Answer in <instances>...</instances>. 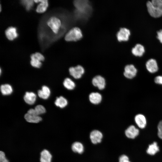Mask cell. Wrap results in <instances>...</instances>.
Returning a JSON list of instances; mask_svg holds the SVG:
<instances>
[{"label":"cell","mask_w":162,"mask_h":162,"mask_svg":"<svg viewBox=\"0 0 162 162\" xmlns=\"http://www.w3.org/2000/svg\"><path fill=\"white\" fill-rule=\"evenodd\" d=\"M30 63L32 66L37 68H40L42 64L41 62L35 59H31Z\"/></svg>","instance_id":"obj_29"},{"label":"cell","mask_w":162,"mask_h":162,"mask_svg":"<svg viewBox=\"0 0 162 162\" xmlns=\"http://www.w3.org/2000/svg\"><path fill=\"white\" fill-rule=\"evenodd\" d=\"M83 35L80 29L77 27L73 28L66 34L64 39L67 41H76L82 38Z\"/></svg>","instance_id":"obj_4"},{"label":"cell","mask_w":162,"mask_h":162,"mask_svg":"<svg viewBox=\"0 0 162 162\" xmlns=\"http://www.w3.org/2000/svg\"><path fill=\"white\" fill-rule=\"evenodd\" d=\"M36 95L33 92H26L24 97L25 102L29 105H32L35 103Z\"/></svg>","instance_id":"obj_16"},{"label":"cell","mask_w":162,"mask_h":162,"mask_svg":"<svg viewBox=\"0 0 162 162\" xmlns=\"http://www.w3.org/2000/svg\"><path fill=\"white\" fill-rule=\"evenodd\" d=\"M103 137L102 133L98 130H94L92 131L90 134V140L94 144L99 143L101 141Z\"/></svg>","instance_id":"obj_10"},{"label":"cell","mask_w":162,"mask_h":162,"mask_svg":"<svg viewBox=\"0 0 162 162\" xmlns=\"http://www.w3.org/2000/svg\"><path fill=\"white\" fill-rule=\"evenodd\" d=\"M154 81L156 84L162 85V76H158L155 77Z\"/></svg>","instance_id":"obj_33"},{"label":"cell","mask_w":162,"mask_h":162,"mask_svg":"<svg viewBox=\"0 0 162 162\" xmlns=\"http://www.w3.org/2000/svg\"><path fill=\"white\" fill-rule=\"evenodd\" d=\"M158 137L162 139V120L159 122L158 126Z\"/></svg>","instance_id":"obj_30"},{"label":"cell","mask_w":162,"mask_h":162,"mask_svg":"<svg viewBox=\"0 0 162 162\" xmlns=\"http://www.w3.org/2000/svg\"><path fill=\"white\" fill-rule=\"evenodd\" d=\"M135 122L140 128H144L146 125V120L145 117L142 114H139L135 117Z\"/></svg>","instance_id":"obj_15"},{"label":"cell","mask_w":162,"mask_h":162,"mask_svg":"<svg viewBox=\"0 0 162 162\" xmlns=\"http://www.w3.org/2000/svg\"><path fill=\"white\" fill-rule=\"evenodd\" d=\"M46 24L55 34L58 33L61 28L62 26L60 19L55 16L50 17L47 21Z\"/></svg>","instance_id":"obj_3"},{"label":"cell","mask_w":162,"mask_h":162,"mask_svg":"<svg viewBox=\"0 0 162 162\" xmlns=\"http://www.w3.org/2000/svg\"><path fill=\"white\" fill-rule=\"evenodd\" d=\"M34 1L35 3H39L36 9V11L37 13H41L46 10L49 6L48 0H34Z\"/></svg>","instance_id":"obj_12"},{"label":"cell","mask_w":162,"mask_h":162,"mask_svg":"<svg viewBox=\"0 0 162 162\" xmlns=\"http://www.w3.org/2000/svg\"><path fill=\"white\" fill-rule=\"evenodd\" d=\"M89 100L93 104H97L100 103L102 100L101 95L98 92H92L89 95Z\"/></svg>","instance_id":"obj_18"},{"label":"cell","mask_w":162,"mask_h":162,"mask_svg":"<svg viewBox=\"0 0 162 162\" xmlns=\"http://www.w3.org/2000/svg\"><path fill=\"white\" fill-rule=\"evenodd\" d=\"M24 118L29 122L38 123L42 120V118L38 115L34 109L29 110L25 114Z\"/></svg>","instance_id":"obj_5"},{"label":"cell","mask_w":162,"mask_h":162,"mask_svg":"<svg viewBox=\"0 0 162 162\" xmlns=\"http://www.w3.org/2000/svg\"><path fill=\"white\" fill-rule=\"evenodd\" d=\"M38 94L40 98L44 99H46L50 96V91L48 87L44 86L42 87L41 90L38 91Z\"/></svg>","instance_id":"obj_17"},{"label":"cell","mask_w":162,"mask_h":162,"mask_svg":"<svg viewBox=\"0 0 162 162\" xmlns=\"http://www.w3.org/2000/svg\"><path fill=\"white\" fill-rule=\"evenodd\" d=\"M124 75L127 78L132 79L136 76L137 70L133 64H128L124 68Z\"/></svg>","instance_id":"obj_7"},{"label":"cell","mask_w":162,"mask_h":162,"mask_svg":"<svg viewBox=\"0 0 162 162\" xmlns=\"http://www.w3.org/2000/svg\"><path fill=\"white\" fill-rule=\"evenodd\" d=\"M130 35V32L128 29L122 28L118 32L116 36L119 41H127L128 40Z\"/></svg>","instance_id":"obj_8"},{"label":"cell","mask_w":162,"mask_h":162,"mask_svg":"<svg viewBox=\"0 0 162 162\" xmlns=\"http://www.w3.org/2000/svg\"><path fill=\"white\" fill-rule=\"evenodd\" d=\"M0 90L3 95H10L12 93L13 89L9 84H5L2 85L1 86Z\"/></svg>","instance_id":"obj_23"},{"label":"cell","mask_w":162,"mask_h":162,"mask_svg":"<svg viewBox=\"0 0 162 162\" xmlns=\"http://www.w3.org/2000/svg\"><path fill=\"white\" fill-rule=\"evenodd\" d=\"M146 6L149 14L152 16L157 18L162 15V0L148 1Z\"/></svg>","instance_id":"obj_2"},{"label":"cell","mask_w":162,"mask_h":162,"mask_svg":"<svg viewBox=\"0 0 162 162\" xmlns=\"http://www.w3.org/2000/svg\"><path fill=\"white\" fill-rule=\"evenodd\" d=\"M74 4L76 8L74 11L75 20L84 22L86 21L91 14L92 7L88 0H75Z\"/></svg>","instance_id":"obj_1"},{"label":"cell","mask_w":162,"mask_h":162,"mask_svg":"<svg viewBox=\"0 0 162 162\" xmlns=\"http://www.w3.org/2000/svg\"><path fill=\"white\" fill-rule=\"evenodd\" d=\"M71 149L74 152L82 154L84 152V148L82 144L78 142H74L72 145Z\"/></svg>","instance_id":"obj_21"},{"label":"cell","mask_w":162,"mask_h":162,"mask_svg":"<svg viewBox=\"0 0 162 162\" xmlns=\"http://www.w3.org/2000/svg\"><path fill=\"white\" fill-rule=\"evenodd\" d=\"M5 34L7 38L11 41L16 38L19 35L17 28L12 26L9 27L5 30Z\"/></svg>","instance_id":"obj_9"},{"label":"cell","mask_w":162,"mask_h":162,"mask_svg":"<svg viewBox=\"0 0 162 162\" xmlns=\"http://www.w3.org/2000/svg\"><path fill=\"white\" fill-rule=\"evenodd\" d=\"M30 58L31 59H36L40 62L43 61L45 60L44 56L41 53L38 52L32 54L30 55Z\"/></svg>","instance_id":"obj_27"},{"label":"cell","mask_w":162,"mask_h":162,"mask_svg":"<svg viewBox=\"0 0 162 162\" xmlns=\"http://www.w3.org/2000/svg\"><path fill=\"white\" fill-rule=\"evenodd\" d=\"M92 82L93 85L97 87L99 89L102 90L105 86L106 82L104 79L100 75H98L92 79Z\"/></svg>","instance_id":"obj_11"},{"label":"cell","mask_w":162,"mask_h":162,"mask_svg":"<svg viewBox=\"0 0 162 162\" xmlns=\"http://www.w3.org/2000/svg\"><path fill=\"white\" fill-rule=\"evenodd\" d=\"M55 104L57 106L63 108L67 105L68 101L66 98L61 96L56 98Z\"/></svg>","instance_id":"obj_24"},{"label":"cell","mask_w":162,"mask_h":162,"mask_svg":"<svg viewBox=\"0 0 162 162\" xmlns=\"http://www.w3.org/2000/svg\"><path fill=\"white\" fill-rule=\"evenodd\" d=\"M0 162H9L6 158L4 152L2 151L0 152Z\"/></svg>","instance_id":"obj_31"},{"label":"cell","mask_w":162,"mask_h":162,"mask_svg":"<svg viewBox=\"0 0 162 162\" xmlns=\"http://www.w3.org/2000/svg\"><path fill=\"white\" fill-rule=\"evenodd\" d=\"M119 162H130L128 157L125 155H122L120 156L119 159Z\"/></svg>","instance_id":"obj_32"},{"label":"cell","mask_w":162,"mask_h":162,"mask_svg":"<svg viewBox=\"0 0 162 162\" xmlns=\"http://www.w3.org/2000/svg\"><path fill=\"white\" fill-rule=\"evenodd\" d=\"M157 38L160 42L162 43V30H160L157 32Z\"/></svg>","instance_id":"obj_34"},{"label":"cell","mask_w":162,"mask_h":162,"mask_svg":"<svg viewBox=\"0 0 162 162\" xmlns=\"http://www.w3.org/2000/svg\"><path fill=\"white\" fill-rule=\"evenodd\" d=\"M2 6H1V4H0V11H1V10H2Z\"/></svg>","instance_id":"obj_35"},{"label":"cell","mask_w":162,"mask_h":162,"mask_svg":"<svg viewBox=\"0 0 162 162\" xmlns=\"http://www.w3.org/2000/svg\"><path fill=\"white\" fill-rule=\"evenodd\" d=\"M126 136L130 139H134L139 134V130L133 125L129 126L125 130Z\"/></svg>","instance_id":"obj_13"},{"label":"cell","mask_w":162,"mask_h":162,"mask_svg":"<svg viewBox=\"0 0 162 162\" xmlns=\"http://www.w3.org/2000/svg\"><path fill=\"white\" fill-rule=\"evenodd\" d=\"M146 68L151 73H154L158 71V68L156 61L154 59L148 60L146 63Z\"/></svg>","instance_id":"obj_14"},{"label":"cell","mask_w":162,"mask_h":162,"mask_svg":"<svg viewBox=\"0 0 162 162\" xmlns=\"http://www.w3.org/2000/svg\"><path fill=\"white\" fill-rule=\"evenodd\" d=\"M34 109L37 114L38 116L45 113L46 111L45 107L43 106L40 105H37Z\"/></svg>","instance_id":"obj_28"},{"label":"cell","mask_w":162,"mask_h":162,"mask_svg":"<svg viewBox=\"0 0 162 162\" xmlns=\"http://www.w3.org/2000/svg\"><path fill=\"white\" fill-rule=\"evenodd\" d=\"M145 52L144 46L140 44H136L132 50V54L136 56H141Z\"/></svg>","instance_id":"obj_19"},{"label":"cell","mask_w":162,"mask_h":162,"mask_svg":"<svg viewBox=\"0 0 162 162\" xmlns=\"http://www.w3.org/2000/svg\"><path fill=\"white\" fill-rule=\"evenodd\" d=\"M34 2V0H23L21 1V3L27 11H29L31 9L33 6Z\"/></svg>","instance_id":"obj_26"},{"label":"cell","mask_w":162,"mask_h":162,"mask_svg":"<svg viewBox=\"0 0 162 162\" xmlns=\"http://www.w3.org/2000/svg\"><path fill=\"white\" fill-rule=\"evenodd\" d=\"M63 84L66 88L69 90L74 89L75 86L74 82L71 79L68 78H66L64 79Z\"/></svg>","instance_id":"obj_25"},{"label":"cell","mask_w":162,"mask_h":162,"mask_svg":"<svg viewBox=\"0 0 162 162\" xmlns=\"http://www.w3.org/2000/svg\"><path fill=\"white\" fill-rule=\"evenodd\" d=\"M52 155L50 152L46 149L43 150L40 153V162H51Z\"/></svg>","instance_id":"obj_20"},{"label":"cell","mask_w":162,"mask_h":162,"mask_svg":"<svg viewBox=\"0 0 162 162\" xmlns=\"http://www.w3.org/2000/svg\"><path fill=\"white\" fill-rule=\"evenodd\" d=\"M159 150V148L156 142H154L150 145L147 148V153L151 155H154Z\"/></svg>","instance_id":"obj_22"},{"label":"cell","mask_w":162,"mask_h":162,"mask_svg":"<svg viewBox=\"0 0 162 162\" xmlns=\"http://www.w3.org/2000/svg\"><path fill=\"white\" fill-rule=\"evenodd\" d=\"M69 70L70 75L76 79L80 78L84 73V68L80 65L71 67L69 68Z\"/></svg>","instance_id":"obj_6"}]
</instances>
